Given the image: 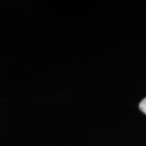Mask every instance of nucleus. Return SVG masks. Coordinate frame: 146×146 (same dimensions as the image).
<instances>
[{"instance_id": "obj_1", "label": "nucleus", "mask_w": 146, "mask_h": 146, "mask_svg": "<svg viewBox=\"0 0 146 146\" xmlns=\"http://www.w3.org/2000/svg\"><path fill=\"white\" fill-rule=\"evenodd\" d=\"M139 107H140V110H141V111H142L144 114H145L146 115V98H144V99L142 100L141 102H140Z\"/></svg>"}]
</instances>
